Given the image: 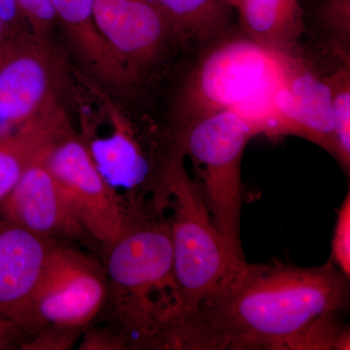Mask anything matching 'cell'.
Instances as JSON below:
<instances>
[{
  "mask_svg": "<svg viewBox=\"0 0 350 350\" xmlns=\"http://www.w3.org/2000/svg\"><path fill=\"white\" fill-rule=\"evenodd\" d=\"M349 303V278L330 260L314 268L244 261L176 328L170 349L283 350L313 319Z\"/></svg>",
  "mask_w": 350,
  "mask_h": 350,
  "instance_id": "cell-1",
  "label": "cell"
},
{
  "mask_svg": "<svg viewBox=\"0 0 350 350\" xmlns=\"http://www.w3.org/2000/svg\"><path fill=\"white\" fill-rule=\"evenodd\" d=\"M105 253L108 328L126 349H167L178 308L169 216L145 207Z\"/></svg>",
  "mask_w": 350,
  "mask_h": 350,
  "instance_id": "cell-2",
  "label": "cell"
},
{
  "mask_svg": "<svg viewBox=\"0 0 350 350\" xmlns=\"http://www.w3.org/2000/svg\"><path fill=\"white\" fill-rule=\"evenodd\" d=\"M294 53L230 32L202 48L175 96L174 129L204 115L231 112L257 135L280 137L276 100Z\"/></svg>",
  "mask_w": 350,
  "mask_h": 350,
  "instance_id": "cell-3",
  "label": "cell"
},
{
  "mask_svg": "<svg viewBox=\"0 0 350 350\" xmlns=\"http://www.w3.org/2000/svg\"><path fill=\"white\" fill-rule=\"evenodd\" d=\"M172 135L192 163L193 180L230 255L236 262L245 261L241 243V161L256 131L238 115L218 112L172 129Z\"/></svg>",
  "mask_w": 350,
  "mask_h": 350,
  "instance_id": "cell-4",
  "label": "cell"
},
{
  "mask_svg": "<svg viewBox=\"0 0 350 350\" xmlns=\"http://www.w3.org/2000/svg\"><path fill=\"white\" fill-rule=\"evenodd\" d=\"M176 146L167 170L172 265L178 308L172 334L241 264L234 261Z\"/></svg>",
  "mask_w": 350,
  "mask_h": 350,
  "instance_id": "cell-5",
  "label": "cell"
},
{
  "mask_svg": "<svg viewBox=\"0 0 350 350\" xmlns=\"http://www.w3.org/2000/svg\"><path fill=\"white\" fill-rule=\"evenodd\" d=\"M90 87L111 129L105 137H81L96 169L129 213L147 206L167 213L165 175L176 149L172 133L162 139L140 131L107 94Z\"/></svg>",
  "mask_w": 350,
  "mask_h": 350,
  "instance_id": "cell-6",
  "label": "cell"
},
{
  "mask_svg": "<svg viewBox=\"0 0 350 350\" xmlns=\"http://www.w3.org/2000/svg\"><path fill=\"white\" fill-rule=\"evenodd\" d=\"M44 163L54 177L76 221L103 246L118 239L133 214L126 211L96 169L81 135H66Z\"/></svg>",
  "mask_w": 350,
  "mask_h": 350,
  "instance_id": "cell-7",
  "label": "cell"
},
{
  "mask_svg": "<svg viewBox=\"0 0 350 350\" xmlns=\"http://www.w3.org/2000/svg\"><path fill=\"white\" fill-rule=\"evenodd\" d=\"M59 71L45 39L19 34L0 57V137L17 133L61 105Z\"/></svg>",
  "mask_w": 350,
  "mask_h": 350,
  "instance_id": "cell-8",
  "label": "cell"
},
{
  "mask_svg": "<svg viewBox=\"0 0 350 350\" xmlns=\"http://www.w3.org/2000/svg\"><path fill=\"white\" fill-rule=\"evenodd\" d=\"M107 294V273L100 262L57 244L34 298L39 329L48 324L85 328L103 312Z\"/></svg>",
  "mask_w": 350,
  "mask_h": 350,
  "instance_id": "cell-9",
  "label": "cell"
},
{
  "mask_svg": "<svg viewBox=\"0 0 350 350\" xmlns=\"http://www.w3.org/2000/svg\"><path fill=\"white\" fill-rule=\"evenodd\" d=\"M94 20L101 36L133 85L178 42L172 25L151 0H94Z\"/></svg>",
  "mask_w": 350,
  "mask_h": 350,
  "instance_id": "cell-10",
  "label": "cell"
},
{
  "mask_svg": "<svg viewBox=\"0 0 350 350\" xmlns=\"http://www.w3.org/2000/svg\"><path fill=\"white\" fill-rule=\"evenodd\" d=\"M57 244L0 216V317L29 335L39 330L34 298Z\"/></svg>",
  "mask_w": 350,
  "mask_h": 350,
  "instance_id": "cell-11",
  "label": "cell"
},
{
  "mask_svg": "<svg viewBox=\"0 0 350 350\" xmlns=\"http://www.w3.org/2000/svg\"><path fill=\"white\" fill-rule=\"evenodd\" d=\"M280 137L293 135L312 142L333 156L331 91L325 75L294 53L276 100Z\"/></svg>",
  "mask_w": 350,
  "mask_h": 350,
  "instance_id": "cell-12",
  "label": "cell"
},
{
  "mask_svg": "<svg viewBox=\"0 0 350 350\" xmlns=\"http://www.w3.org/2000/svg\"><path fill=\"white\" fill-rule=\"evenodd\" d=\"M0 216L56 241L86 234L64 200L43 160L33 163L0 204Z\"/></svg>",
  "mask_w": 350,
  "mask_h": 350,
  "instance_id": "cell-13",
  "label": "cell"
},
{
  "mask_svg": "<svg viewBox=\"0 0 350 350\" xmlns=\"http://www.w3.org/2000/svg\"><path fill=\"white\" fill-rule=\"evenodd\" d=\"M57 22L63 25L76 54L105 84L115 88L133 85L101 36L94 20V0H52Z\"/></svg>",
  "mask_w": 350,
  "mask_h": 350,
  "instance_id": "cell-14",
  "label": "cell"
},
{
  "mask_svg": "<svg viewBox=\"0 0 350 350\" xmlns=\"http://www.w3.org/2000/svg\"><path fill=\"white\" fill-rule=\"evenodd\" d=\"M73 131L66 111L59 105L23 130L0 137V204L25 172Z\"/></svg>",
  "mask_w": 350,
  "mask_h": 350,
  "instance_id": "cell-15",
  "label": "cell"
},
{
  "mask_svg": "<svg viewBox=\"0 0 350 350\" xmlns=\"http://www.w3.org/2000/svg\"><path fill=\"white\" fill-rule=\"evenodd\" d=\"M241 33L283 52H297L306 31L298 0H238Z\"/></svg>",
  "mask_w": 350,
  "mask_h": 350,
  "instance_id": "cell-16",
  "label": "cell"
},
{
  "mask_svg": "<svg viewBox=\"0 0 350 350\" xmlns=\"http://www.w3.org/2000/svg\"><path fill=\"white\" fill-rule=\"evenodd\" d=\"M174 29L178 42L200 49L230 32L232 7L226 0H151Z\"/></svg>",
  "mask_w": 350,
  "mask_h": 350,
  "instance_id": "cell-17",
  "label": "cell"
},
{
  "mask_svg": "<svg viewBox=\"0 0 350 350\" xmlns=\"http://www.w3.org/2000/svg\"><path fill=\"white\" fill-rule=\"evenodd\" d=\"M331 91L333 157L345 174L350 170V63L338 64L325 75Z\"/></svg>",
  "mask_w": 350,
  "mask_h": 350,
  "instance_id": "cell-18",
  "label": "cell"
},
{
  "mask_svg": "<svg viewBox=\"0 0 350 350\" xmlns=\"http://www.w3.org/2000/svg\"><path fill=\"white\" fill-rule=\"evenodd\" d=\"M342 312L320 315L288 340L283 350H349L350 332Z\"/></svg>",
  "mask_w": 350,
  "mask_h": 350,
  "instance_id": "cell-19",
  "label": "cell"
},
{
  "mask_svg": "<svg viewBox=\"0 0 350 350\" xmlns=\"http://www.w3.org/2000/svg\"><path fill=\"white\" fill-rule=\"evenodd\" d=\"M347 197L338 213L335 232L332 239L330 261L345 275H350V196Z\"/></svg>",
  "mask_w": 350,
  "mask_h": 350,
  "instance_id": "cell-20",
  "label": "cell"
},
{
  "mask_svg": "<svg viewBox=\"0 0 350 350\" xmlns=\"http://www.w3.org/2000/svg\"><path fill=\"white\" fill-rule=\"evenodd\" d=\"M31 33L45 39L57 19L52 0H16Z\"/></svg>",
  "mask_w": 350,
  "mask_h": 350,
  "instance_id": "cell-21",
  "label": "cell"
},
{
  "mask_svg": "<svg viewBox=\"0 0 350 350\" xmlns=\"http://www.w3.org/2000/svg\"><path fill=\"white\" fill-rule=\"evenodd\" d=\"M84 328H76L63 325H48L39 329L34 335L33 340L21 345L23 349H69Z\"/></svg>",
  "mask_w": 350,
  "mask_h": 350,
  "instance_id": "cell-22",
  "label": "cell"
},
{
  "mask_svg": "<svg viewBox=\"0 0 350 350\" xmlns=\"http://www.w3.org/2000/svg\"><path fill=\"white\" fill-rule=\"evenodd\" d=\"M0 19L16 36L23 25H27L16 0H0Z\"/></svg>",
  "mask_w": 350,
  "mask_h": 350,
  "instance_id": "cell-23",
  "label": "cell"
},
{
  "mask_svg": "<svg viewBox=\"0 0 350 350\" xmlns=\"http://www.w3.org/2000/svg\"><path fill=\"white\" fill-rule=\"evenodd\" d=\"M25 333L17 326L0 319V349H7L13 345L14 338H19L20 334Z\"/></svg>",
  "mask_w": 350,
  "mask_h": 350,
  "instance_id": "cell-24",
  "label": "cell"
},
{
  "mask_svg": "<svg viewBox=\"0 0 350 350\" xmlns=\"http://www.w3.org/2000/svg\"><path fill=\"white\" fill-rule=\"evenodd\" d=\"M19 36V34H18ZM16 36L12 31L9 29V27L4 24L3 21L0 19V39L11 38Z\"/></svg>",
  "mask_w": 350,
  "mask_h": 350,
  "instance_id": "cell-25",
  "label": "cell"
},
{
  "mask_svg": "<svg viewBox=\"0 0 350 350\" xmlns=\"http://www.w3.org/2000/svg\"><path fill=\"white\" fill-rule=\"evenodd\" d=\"M11 38L0 39V57L3 54L4 50L6 49L7 45H8L9 41L11 40Z\"/></svg>",
  "mask_w": 350,
  "mask_h": 350,
  "instance_id": "cell-26",
  "label": "cell"
},
{
  "mask_svg": "<svg viewBox=\"0 0 350 350\" xmlns=\"http://www.w3.org/2000/svg\"><path fill=\"white\" fill-rule=\"evenodd\" d=\"M226 1H227L228 3H229L230 5H231L232 7H234V4L237 3V1H238V0H226Z\"/></svg>",
  "mask_w": 350,
  "mask_h": 350,
  "instance_id": "cell-27",
  "label": "cell"
},
{
  "mask_svg": "<svg viewBox=\"0 0 350 350\" xmlns=\"http://www.w3.org/2000/svg\"><path fill=\"white\" fill-rule=\"evenodd\" d=\"M0 319H1V317H0Z\"/></svg>",
  "mask_w": 350,
  "mask_h": 350,
  "instance_id": "cell-28",
  "label": "cell"
}]
</instances>
